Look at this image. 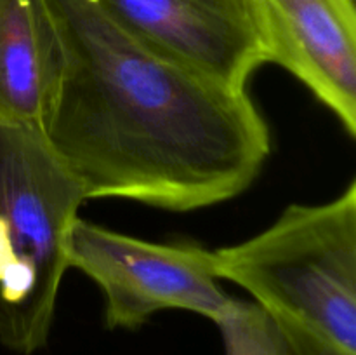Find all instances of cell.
Masks as SVG:
<instances>
[{
  "label": "cell",
  "mask_w": 356,
  "mask_h": 355,
  "mask_svg": "<svg viewBox=\"0 0 356 355\" xmlns=\"http://www.w3.org/2000/svg\"><path fill=\"white\" fill-rule=\"evenodd\" d=\"M56 49L38 129L89 198L172 212L221 204L259 176L271 134L247 89L156 54L92 0H37Z\"/></svg>",
  "instance_id": "1"
},
{
  "label": "cell",
  "mask_w": 356,
  "mask_h": 355,
  "mask_svg": "<svg viewBox=\"0 0 356 355\" xmlns=\"http://www.w3.org/2000/svg\"><path fill=\"white\" fill-rule=\"evenodd\" d=\"M83 202L40 129L0 118V341L16 354L47 345Z\"/></svg>",
  "instance_id": "2"
},
{
  "label": "cell",
  "mask_w": 356,
  "mask_h": 355,
  "mask_svg": "<svg viewBox=\"0 0 356 355\" xmlns=\"http://www.w3.org/2000/svg\"><path fill=\"white\" fill-rule=\"evenodd\" d=\"M214 253L221 281L356 354L355 180L332 200L289 205L263 232Z\"/></svg>",
  "instance_id": "3"
},
{
  "label": "cell",
  "mask_w": 356,
  "mask_h": 355,
  "mask_svg": "<svg viewBox=\"0 0 356 355\" xmlns=\"http://www.w3.org/2000/svg\"><path fill=\"white\" fill-rule=\"evenodd\" d=\"M66 256L99 287L110 329L134 331L160 310L216 322L236 301L221 287L214 251L193 242H149L76 218Z\"/></svg>",
  "instance_id": "4"
},
{
  "label": "cell",
  "mask_w": 356,
  "mask_h": 355,
  "mask_svg": "<svg viewBox=\"0 0 356 355\" xmlns=\"http://www.w3.org/2000/svg\"><path fill=\"white\" fill-rule=\"evenodd\" d=\"M156 54L232 89L270 63L252 0H92Z\"/></svg>",
  "instance_id": "5"
},
{
  "label": "cell",
  "mask_w": 356,
  "mask_h": 355,
  "mask_svg": "<svg viewBox=\"0 0 356 355\" xmlns=\"http://www.w3.org/2000/svg\"><path fill=\"white\" fill-rule=\"evenodd\" d=\"M270 63L305 84L356 136V0H252Z\"/></svg>",
  "instance_id": "6"
},
{
  "label": "cell",
  "mask_w": 356,
  "mask_h": 355,
  "mask_svg": "<svg viewBox=\"0 0 356 355\" xmlns=\"http://www.w3.org/2000/svg\"><path fill=\"white\" fill-rule=\"evenodd\" d=\"M54 77V40L37 0H0V118L38 127Z\"/></svg>",
  "instance_id": "7"
},
{
  "label": "cell",
  "mask_w": 356,
  "mask_h": 355,
  "mask_svg": "<svg viewBox=\"0 0 356 355\" xmlns=\"http://www.w3.org/2000/svg\"><path fill=\"white\" fill-rule=\"evenodd\" d=\"M214 324L225 355H296L278 320L254 301L236 299Z\"/></svg>",
  "instance_id": "8"
},
{
  "label": "cell",
  "mask_w": 356,
  "mask_h": 355,
  "mask_svg": "<svg viewBox=\"0 0 356 355\" xmlns=\"http://www.w3.org/2000/svg\"><path fill=\"white\" fill-rule=\"evenodd\" d=\"M275 319L284 329L296 355H356L355 352L346 350L336 341L316 333L312 327H306L302 324L294 322V320L278 319V317H275Z\"/></svg>",
  "instance_id": "9"
}]
</instances>
